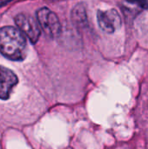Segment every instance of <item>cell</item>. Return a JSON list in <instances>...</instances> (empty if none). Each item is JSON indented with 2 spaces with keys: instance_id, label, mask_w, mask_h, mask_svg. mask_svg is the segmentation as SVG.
I'll return each instance as SVG.
<instances>
[{
  "instance_id": "cell-1",
  "label": "cell",
  "mask_w": 148,
  "mask_h": 149,
  "mask_svg": "<svg viewBox=\"0 0 148 149\" xmlns=\"http://www.w3.org/2000/svg\"><path fill=\"white\" fill-rule=\"evenodd\" d=\"M0 53L13 61H22L25 58L26 38L18 28L12 26L0 28Z\"/></svg>"
},
{
  "instance_id": "cell-2",
  "label": "cell",
  "mask_w": 148,
  "mask_h": 149,
  "mask_svg": "<svg viewBox=\"0 0 148 149\" xmlns=\"http://www.w3.org/2000/svg\"><path fill=\"white\" fill-rule=\"evenodd\" d=\"M37 20L43 31L50 38H57L61 32V24L58 16L48 8H41L37 12Z\"/></svg>"
},
{
  "instance_id": "cell-3",
  "label": "cell",
  "mask_w": 148,
  "mask_h": 149,
  "mask_svg": "<svg viewBox=\"0 0 148 149\" xmlns=\"http://www.w3.org/2000/svg\"><path fill=\"white\" fill-rule=\"evenodd\" d=\"M15 23L17 28L29 38L32 44L37 43L41 33V27L38 20L30 15L20 13L15 17Z\"/></svg>"
},
{
  "instance_id": "cell-4",
  "label": "cell",
  "mask_w": 148,
  "mask_h": 149,
  "mask_svg": "<svg viewBox=\"0 0 148 149\" xmlns=\"http://www.w3.org/2000/svg\"><path fill=\"white\" fill-rule=\"evenodd\" d=\"M97 20L99 28L106 33L112 34L121 27V18L119 12L114 9L99 10Z\"/></svg>"
},
{
  "instance_id": "cell-5",
  "label": "cell",
  "mask_w": 148,
  "mask_h": 149,
  "mask_svg": "<svg viewBox=\"0 0 148 149\" xmlns=\"http://www.w3.org/2000/svg\"><path fill=\"white\" fill-rule=\"evenodd\" d=\"M17 83V75L9 68L0 65V99L7 100Z\"/></svg>"
},
{
  "instance_id": "cell-6",
  "label": "cell",
  "mask_w": 148,
  "mask_h": 149,
  "mask_svg": "<svg viewBox=\"0 0 148 149\" xmlns=\"http://www.w3.org/2000/svg\"><path fill=\"white\" fill-rule=\"evenodd\" d=\"M71 17L73 24L79 28L83 29L87 25V14L85 7L83 3L76 4L72 10Z\"/></svg>"
},
{
  "instance_id": "cell-7",
  "label": "cell",
  "mask_w": 148,
  "mask_h": 149,
  "mask_svg": "<svg viewBox=\"0 0 148 149\" xmlns=\"http://www.w3.org/2000/svg\"><path fill=\"white\" fill-rule=\"evenodd\" d=\"M129 4L133 5L134 7L142 9V10H147L148 9V1L147 0H125Z\"/></svg>"
}]
</instances>
